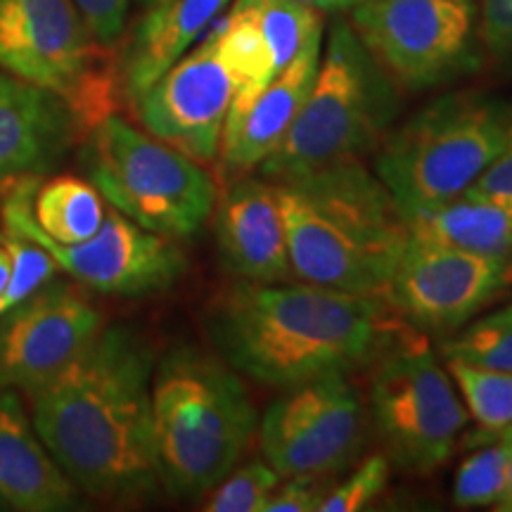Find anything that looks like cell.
Returning <instances> with one entry per match:
<instances>
[{
    "label": "cell",
    "mask_w": 512,
    "mask_h": 512,
    "mask_svg": "<svg viewBox=\"0 0 512 512\" xmlns=\"http://www.w3.org/2000/svg\"><path fill=\"white\" fill-rule=\"evenodd\" d=\"M373 363L370 413L389 458L430 475L453 456L470 420L456 382L420 335L394 337Z\"/></svg>",
    "instance_id": "cell-9"
},
{
    "label": "cell",
    "mask_w": 512,
    "mask_h": 512,
    "mask_svg": "<svg viewBox=\"0 0 512 512\" xmlns=\"http://www.w3.org/2000/svg\"><path fill=\"white\" fill-rule=\"evenodd\" d=\"M351 29L377 67L406 91L477 72L479 0H361Z\"/></svg>",
    "instance_id": "cell-10"
},
{
    "label": "cell",
    "mask_w": 512,
    "mask_h": 512,
    "mask_svg": "<svg viewBox=\"0 0 512 512\" xmlns=\"http://www.w3.org/2000/svg\"><path fill=\"white\" fill-rule=\"evenodd\" d=\"M448 375L460 389L472 420L484 434H503L512 427V373L482 370L448 361Z\"/></svg>",
    "instance_id": "cell-24"
},
{
    "label": "cell",
    "mask_w": 512,
    "mask_h": 512,
    "mask_svg": "<svg viewBox=\"0 0 512 512\" xmlns=\"http://www.w3.org/2000/svg\"><path fill=\"white\" fill-rule=\"evenodd\" d=\"M294 280L387 297L411 226L361 162L275 183Z\"/></svg>",
    "instance_id": "cell-3"
},
{
    "label": "cell",
    "mask_w": 512,
    "mask_h": 512,
    "mask_svg": "<svg viewBox=\"0 0 512 512\" xmlns=\"http://www.w3.org/2000/svg\"><path fill=\"white\" fill-rule=\"evenodd\" d=\"M138 3L147 10V8H155V5H159V3H164V0H138Z\"/></svg>",
    "instance_id": "cell-38"
},
{
    "label": "cell",
    "mask_w": 512,
    "mask_h": 512,
    "mask_svg": "<svg viewBox=\"0 0 512 512\" xmlns=\"http://www.w3.org/2000/svg\"><path fill=\"white\" fill-rule=\"evenodd\" d=\"M230 0H164L147 8L119 69L126 100L136 102L171 64L181 60Z\"/></svg>",
    "instance_id": "cell-20"
},
{
    "label": "cell",
    "mask_w": 512,
    "mask_h": 512,
    "mask_svg": "<svg viewBox=\"0 0 512 512\" xmlns=\"http://www.w3.org/2000/svg\"><path fill=\"white\" fill-rule=\"evenodd\" d=\"M278 472L264 460H252L242 467H233L214 489L202 510L207 512H264L271 491L280 484Z\"/></svg>",
    "instance_id": "cell-29"
},
{
    "label": "cell",
    "mask_w": 512,
    "mask_h": 512,
    "mask_svg": "<svg viewBox=\"0 0 512 512\" xmlns=\"http://www.w3.org/2000/svg\"><path fill=\"white\" fill-rule=\"evenodd\" d=\"M463 195L482 197V200L512 202V138L501 155L486 166L484 174Z\"/></svg>",
    "instance_id": "cell-34"
},
{
    "label": "cell",
    "mask_w": 512,
    "mask_h": 512,
    "mask_svg": "<svg viewBox=\"0 0 512 512\" xmlns=\"http://www.w3.org/2000/svg\"><path fill=\"white\" fill-rule=\"evenodd\" d=\"M259 3L261 0H235L233 10L214 27L216 48L235 83V95L223 128L238 124L252 102L278 76L273 53L261 29Z\"/></svg>",
    "instance_id": "cell-21"
},
{
    "label": "cell",
    "mask_w": 512,
    "mask_h": 512,
    "mask_svg": "<svg viewBox=\"0 0 512 512\" xmlns=\"http://www.w3.org/2000/svg\"><path fill=\"white\" fill-rule=\"evenodd\" d=\"M510 138V105L477 93H451L382 140L375 176L411 219L463 195Z\"/></svg>",
    "instance_id": "cell-6"
},
{
    "label": "cell",
    "mask_w": 512,
    "mask_h": 512,
    "mask_svg": "<svg viewBox=\"0 0 512 512\" xmlns=\"http://www.w3.org/2000/svg\"><path fill=\"white\" fill-rule=\"evenodd\" d=\"M302 3L311 5L318 12H344V10H354L361 0H302Z\"/></svg>",
    "instance_id": "cell-36"
},
{
    "label": "cell",
    "mask_w": 512,
    "mask_h": 512,
    "mask_svg": "<svg viewBox=\"0 0 512 512\" xmlns=\"http://www.w3.org/2000/svg\"><path fill=\"white\" fill-rule=\"evenodd\" d=\"M155 349L131 325H102L60 373L27 389L38 437L83 494L138 501L159 489L152 439Z\"/></svg>",
    "instance_id": "cell-1"
},
{
    "label": "cell",
    "mask_w": 512,
    "mask_h": 512,
    "mask_svg": "<svg viewBox=\"0 0 512 512\" xmlns=\"http://www.w3.org/2000/svg\"><path fill=\"white\" fill-rule=\"evenodd\" d=\"M413 233L512 264V202L460 195L408 219Z\"/></svg>",
    "instance_id": "cell-22"
},
{
    "label": "cell",
    "mask_w": 512,
    "mask_h": 512,
    "mask_svg": "<svg viewBox=\"0 0 512 512\" xmlns=\"http://www.w3.org/2000/svg\"><path fill=\"white\" fill-rule=\"evenodd\" d=\"M102 330V316L69 285H46L0 318V389L46 382L74 361Z\"/></svg>",
    "instance_id": "cell-15"
},
{
    "label": "cell",
    "mask_w": 512,
    "mask_h": 512,
    "mask_svg": "<svg viewBox=\"0 0 512 512\" xmlns=\"http://www.w3.org/2000/svg\"><path fill=\"white\" fill-rule=\"evenodd\" d=\"M323 479L318 477H285L268 496L264 512H313L323 501Z\"/></svg>",
    "instance_id": "cell-33"
},
{
    "label": "cell",
    "mask_w": 512,
    "mask_h": 512,
    "mask_svg": "<svg viewBox=\"0 0 512 512\" xmlns=\"http://www.w3.org/2000/svg\"><path fill=\"white\" fill-rule=\"evenodd\" d=\"M389 458L370 456L356 467L342 484L323 496L320 512H354L363 510L387 489Z\"/></svg>",
    "instance_id": "cell-30"
},
{
    "label": "cell",
    "mask_w": 512,
    "mask_h": 512,
    "mask_svg": "<svg viewBox=\"0 0 512 512\" xmlns=\"http://www.w3.org/2000/svg\"><path fill=\"white\" fill-rule=\"evenodd\" d=\"M256 411L245 382L219 354L174 347L152 373V439L159 486L200 498L245 458Z\"/></svg>",
    "instance_id": "cell-4"
},
{
    "label": "cell",
    "mask_w": 512,
    "mask_h": 512,
    "mask_svg": "<svg viewBox=\"0 0 512 512\" xmlns=\"http://www.w3.org/2000/svg\"><path fill=\"white\" fill-rule=\"evenodd\" d=\"M83 166L110 207L164 238L188 240L214 214L216 185L202 164L119 114L88 133Z\"/></svg>",
    "instance_id": "cell-7"
},
{
    "label": "cell",
    "mask_w": 512,
    "mask_h": 512,
    "mask_svg": "<svg viewBox=\"0 0 512 512\" xmlns=\"http://www.w3.org/2000/svg\"><path fill=\"white\" fill-rule=\"evenodd\" d=\"M235 95L214 29L133 102L140 124L195 162H214Z\"/></svg>",
    "instance_id": "cell-14"
},
{
    "label": "cell",
    "mask_w": 512,
    "mask_h": 512,
    "mask_svg": "<svg viewBox=\"0 0 512 512\" xmlns=\"http://www.w3.org/2000/svg\"><path fill=\"white\" fill-rule=\"evenodd\" d=\"M0 242L10 252L12 264L8 285L0 294V318H3L19 304L27 302L29 297H34L38 290H43L53 280V275L60 271V266L41 245L12 233V230H5L0 235Z\"/></svg>",
    "instance_id": "cell-28"
},
{
    "label": "cell",
    "mask_w": 512,
    "mask_h": 512,
    "mask_svg": "<svg viewBox=\"0 0 512 512\" xmlns=\"http://www.w3.org/2000/svg\"><path fill=\"white\" fill-rule=\"evenodd\" d=\"M83 138L60 95L0 69V183L46 174Z\"/></svg>",
    "instance_id": "cell-16"
},
{
    "label": "cell",
    "mask_w": 512,
    "mask_h": 512,
    "mask_svg": "<svg viewBox=\"0 0 512 512\" xmlns=\"http://www.w3.org/2000/svg\"><path fill=\"white\" fill-rule=\"evenodd\" d=\"M10 268H12L10 252L5 249L3 242H0V294H3L5 285H8V280H10Z\"/></svg>",
    "instance_id": "cell-37"
},
{
    "label": "cell",
    "mask_w": 512,
    "mask_h": 512,
    "mask_svg": "<svg viewBox=\"0 0 512 512\" xmlns=\"http://www.w3.org/2000/svg\"><path fill=\"white\" fill-rule=\"evenodd\" d=\"M36 226L62 245L88 240L105 221V197L93 183L76 176H55L38 183L31 202Z\"/></svg>",
    "instance_id": "cell-23"
},
{
    "label": "cell",
    "mask_w": 512,
    "mask_h": 512,
    "mask_svg": "<svg viewBox=\"0 0 512 512\" xmlns=\"http://www.w3.org/2000/svg\"><path fill=\"white\" fill-rule=\"evenodd\" d=\"M261 29L278 74L316 34H323V12L302 0H261Z\"/></svg>",
    "instance_id": "cell-26"
},
{
    "label": "cell",
    "mask_w": 512,
    "mask_h": 512,
    "mask_svg": "<svg viewBox=\"0 0 512 512\" xmlns=\"http://www.w3.org/2000/svg\"><path fill=\"white\" fill-rule=\"evenodd\" d=\"M38 176L17 178L10 183L3 202L5 230L34 240L53 256L60 271L76 283L112 297H147L171 290L183 278L188 261L183 249L171 238L152 233L114 207L93 238L62 245L36 226L31 202Z\"/></svg>",
    "instance_id": "cell-11"
},
{
    "label": "cell",
    "mask_w": 512,
    "mask_h": 512,
    "mask_svg": "<svg viewBox=\"0 0 512 512\" xmlns=\"http://www.w3.org/2000/svg\"><path fill=\"white\" fill-rule=\"evenodd\" d=\"M0 501L19 512L79 505V489L50 456L15 389H0Z\"/></svg>",
    "instance_id": "cell-18"
},
{
    "label": "cell",
    "mask_w": 512,
    "mask_h": 512,
    "mask_svg": "<svg viewBox=\"0 0 512 512\" xmlns=\"http://www.w3.org/2000/svg\"><path fill=\"white\" fill-rule=\"evenodd\" d=\"M396 117L389 76L377 67L347 22L330 31L309 98L261 178L285 183L328 166L361 162L387 138Z\"/></svg>",
    "instance_id": "cell-5"
},
{
    "label": "cell",
    "mask_w": 512,
    "mask_h": 512,
    "mask_svg": "<svg viewBox=\"0 0 512 512\" xmlns=\"http://www.w3.org/2000/svg\"><path fill=\"white\" fill-rule=\"evenodd\" d=\"M508 486V444L479 448L460 463L453 479V503L458 508H489L498 505Z\"/></svg>",
    "instance_id": "cell-27"
},
{
    "label": "cell",
    "mask_w": 512,
    "mask_h": 512,
    "mask_svg": "<svg viewBox=\"0 0 512 512\" xmlns=\"http://www.w3.org/2000/svg\"><path fill=\"white\" fill-rule=\"evenodd\" d=\"M0 69L60 95L83 136L114 114L119 74L74 0H0Z\"/></svg>",
    "instance_id": "cell-8"
},
{
    "label": "cell",
    "mask_w": 512,
    "mask_h": 512,
    "mask_svg": "<svg viewBox=\"0 0 512 512\" xmlns=\"http://www.w3.org/2000/svg\"><path fill=\"white\" fill-rule=\"evenodd\" d=\"M223 266L247 283L294 280L275 183L242 178L230 185L214 216Z\"/></svg>",
    "instance_id": "cell-17"
},
{
    "label": "cell",
    "mask_w": 512,
    "mask_h": 512,
    "mask_svg": "<svg viewBox=\"0 0 512 512\" xmlns=\"http://www.w3.org/2000/svg\"><path fill=\"white\" fill-rule=\"evenodd\" d=\"M479 38L498 67L512 74V0H479Z\"/></svg>",
    "instance_id": "cell-31"
},
{
    "label": "cell",
    "mask_w": 512,
    "mask_h": 512,
    "mask_svg": "<svg viewBox=\"0 0 512 512\" xmlns=\"http://www.w3.org/2000/svg\"><path fill=\"white\" fill-rule=\"evenodd\" d=\"M204 325L230 368L275 389L354 373L396 337L382 297L302 280L233 283L209 304Z\"/></svg>",
    "instance_id": "cell-2"
},
{
    "label": "cell",
    "mask_w": 512,
    "mask_h": 512,
    "mask_svg": "<svg viewBox=\"0 0 512 512\" xmlns=\"http://www.w3.org/2000/svg\"><path fill=\"white\" fill-rule=\"evenodd\" d=\"M512 275V264L448 242L408 235L387 299L413 328L453 332L494 302Z\"/></svg>",
    "instance_id": "cell-13"
},
{
    "label": "cell",
    "mask_w": 512,
    "mask_h": 512,
    "mask_svg": "<svg viewBox=\"0 0 512 512\" xmlns=\"http://www.w3.org/2000/svg\"><path fill=\"white\" fill-rule=\"evenodd\" d=\"M448 361L512 373V304L477 318L444 344Z\"/></svg>",
    "instance_id": "cell-25"
},
{
    "label": "cell",
    "mask_w": 512,
    "mask_h": 512,
    "mask_svg": "<svg viewBox=\"0 0 512 512\" xmlns=\"http://www.w3.org/2000/svg\"><path fill=\"white\" fill-rule=\"evenodd\" d=\"M361 439V394L342 373L283 389L259 425L261 453L283 479L335 475L354 460Z\"/></svg>",
    "instance_id": "cell-12"
},
{
    "label": "cell",
    "mask_w": 512,
    "mask_h": 512,
    "mask_svg": "<svg viewBox=\"0 0 512 512\" xmlns=\"http://www.w3.org/2000/svg\"><path fill=\"white\" fill-rule=\"evenodd\" d=\"M100 46L112 48L124 34L131 0H74Z\"/></svg>",
    "instance_id": "cell-32"
},
{
    "label": "cell",
    "mask_w": 512,
    "mask_h": 512,
    "mask_svg": "<svg viewBox=\"0 0 512 512\" xmlns=\"http://www.w3.org/2000/svg\"><path fill=\"white\" fill-rule=\"evenodd\" d=\"M323 34H316L287 64L268 88L252 102L238 124L223 128L221 164L230 176H245L259 169L278 150L299 110L309 98L318 74Z\"/></svg>",
    "instance_id": "cell-19"
},
{
    "label": "cell",
    "mask_w": 512,
    "mask_h": 512,
    "mask_svg": "<svg viewBox=\"0 0 512 512\" xmlns=\"http://www.w3.org/2000/svg\"><path fill=\"white\" fill-rule=\"evenodd\" d=\"M501 437L505 439V444H508V486H505V494L496 508L503 512H512V427H508Z\"/></svg>",
    "instance_id": "cell-35"
}]
</instances>
